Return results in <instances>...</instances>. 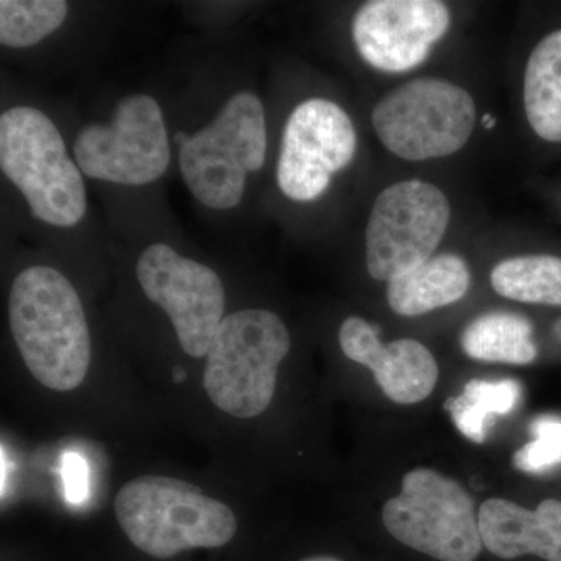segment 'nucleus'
I'll list each match as a JSON object with an SVG mask.
<instances>
[{
	"label": "nucleus",
	"mask_w": 561,
	"mask_h": 561,
	"mask_svg": "<svg viewBox=\"0 0 561 561\" xmlns=\"http://www.w3.org/2000/svg\"><path fill=\"white\" fill-rule=\"evenodd\" d=\"M180 171L192 195L213 209L241 203L247 175L265 161L264 106L251 92L232 95L213 124L195 135L176 133Z\"/></svg>",
	"instance_id": "5"
},
{
	"label": "nucleus",
	"mask_w": 561,
	"mask_h": 561,
	"mask_svg": "<svg viewBox=\"0 0 561 561\" xmlns=\"http://www.w3.org/2000/svg\"><path fill=\"white\" fill-rule=\"evenodd\" d=\"M482 545L504 560L535 556L561 561V502L546 500L537 511L505 500H489L479 508Z\"/></svg>",
	"instance_id": "14"
},
{
	"label": "nucleus",
	"mask_w": 561,
	"mask_h": 561,
	"mask_svg": "<svg viewBox=\"0 0 561 561\" xmlns=\"http://www.w3.org/2000/svg\"><path fill=\"white\" fill-rule=\"evenodd\" d=\"M491 286L508 300L561 306V260L541 254L502 261L491 272Z\"/></svg>",
	"instance_id": "19"
},
{
	"label": "nucleus",
	"mask_w": 561,
	"mask_h": 561,
	"mask_svg": "<svg viewBox=\"0 0 561 561\" xmlns=\"http://www.w3.org/2000/svg\"><path fill=\"white\" fill-rule=\"evenodd\" d=\"M470 280L467 262L457 254H440L391 280L387 300L391 311L400 316H423L461 300L470 289Z\"/></svg>",
	"instance_id": "15"
},
{
	"label": "nucleus",
	"mask_w": 561,
	"mask_h": 561,
	"mask_svg": "<svg viewBox=\"0 0 561 561\" xmlns=\"http://www.w3.org/2000/svg\"><path fill=\"white\" fill-rule=\"evenodd\" d=\"M136 275L146 297L168 313L184 353L205 357L224 321L225 289L219 275L165 243L144 250Z\"/></svg>",
	"instance_id": "10"
},
{
	"label": "nucleus",
	"mask_w": 561,
	"mask_h": 561,
	"mask_svg": "<svg viewBox=\"0 0 561 561\" xmlns=\"http://www.w3.org/2000/svg\"><path fill=\"white\" fill-rule=\"evenodd\" d=\"M114 512L131 545L160 560L192 549L224 548L238 531V519L227 504L190 482L162 476L125 483Z\"/></svg>",
	"instance_id": "2"
},
{
	"label": "nucleus",
	"mask_w": 561,
	"mask_h": 561,
	"mask_svg": "<svg viewBox=\"0 0 561 561\" xmlns=\"http://www.w3.org/2000/svg\"><path fill=\"white\" fill-rule=\"evenodd\" d=\"M534 440L524 445L513 456L516 470L527 474H541L561 463V419L553 415L538 416L531 421Z\"/></svg>",
	"instance_id": "21"
},
{
	"label": "nucleus",
	"mask_w": 561,
	"mask_h": 561,
	"mask_svg": "<svg viewBox=\"0 0 561 561\" xmlns=\"http://www.w3.org/2000/svg\"><path fill=\"white\" fill-rule=\"evenodd\" d=\"M449 21L448 7L437 0H373L354 16V44L373 68L405 72L426 60Z\"/></svg>",
	"instance_id": "12"
},
{
	"label": "nucleus",
	"mask_w": 561,
	"mask_h": 561,
	"mask_svg": "<svg viewBox=\"0 0 561 561\" xmlns=\"http://www.w3.org/2000/svg\"><path fill=\"white\" fill-rule=\"evenodd\" d=\"M451 206L434 184H391L373 205L367 225V268L375 279L408 275L434 256L448 230Z\"/></svg>",
	"instance_id": "9"
},
{
	"label": "nucleus",
	"mask_w": 561,
	"mask_h": 561,
	"mask_svg": "<svg viewBox=\"0 0 561 561\" xmlns=\"http://www.w3.org/2000/svg\"><path fill=\"white\" fill-rule=\"evenodd\" d=\"M339 342L343 354L370 368L379 389L398 404L426 400L437 386V360L423 343L401 339L382 345L378 330L360 317L343 321Z\"/></svg>",
	"instance_id": "13"
},
{
	"label": "nucleus",
	"mask_w": 561,
	"mask_h": 561,
	"mask_svg": "<svg viewBox=\"0 0 561 561\" xmlns=\"http://www.w3.org/2000/svg\"><path fill=\"white\" fill-rule=\"evenodd\" d=\"M62 478L68 500L73 504L83 501L88 490V468L84 460L76 454H68L62 460Z\"/></svg>",
	"instance_id": "22"
},
{
	"label": "nucleus",
	"mask_w": 561,
	"mask_h": 561,
	"mask_svg": "<svg viewBox=\"0 0 561 561\" xmlns=\"http://www.w3.org/2000/svg\"><path fill=\"white\" fill-rule=\"evenodd\" d=\"M382 522L394 540L440 561H474L482 551L474 501L459 482L416 468L386 502Z\"/></svg>",
	"instance_id": "6"
},
{
	"label": "nucleus",
	"mask_w": 561,
	"mask_h": 561,
	"mask_svg": "<svg viewBox=\"0 0 561 561\" xmlns=\"http://www.w3.org/2000/svg\"><path fill=\"white\" fill-rule=\"evenodd\" d=\"M68 11L65 0H2L0 43L13 49L35 46L61 27Z\"/></svg>",
	"instance_id": "20"
},
{
	"label": "nucleus",
	"mask_w": 561,
	"mask_h": 561,
	"mask_svg": "<svg viewBox=\"0 0 561 561\" xmlns=\"http://www.w3.org/2000/svg\"><path fill=\"white\" fill-rule=\"evenodd\" d=\"M524 105L531 130L561 142V31L535 47L524 77Z\"/></svg>",
	"instance_id": "16"
},
{
	"label": "nucleus",
	"mask_w": 561,
	"mask_h": 561,
	"mask_svg": "<svg viewBox=\"0 0 561 561\" xmlns=\"http://www.w3.org/2000/svg\"><path fill=\"white\" fill-rule=\"evenodd\" d=\"M290 334L275 312L243 309L224 319L206 354L203 386L216 408L236 419L267 411Z\"/></svg>",
	"instance_id": "4"
},
{
	"label": "nucleus",
	"mask_w": 561,
	"mask_h": 561,
	"mask_svg": "<svg viewBox=\"0 0 561 561\" xmlns=\"http://www.w3.org/2000/svg\"><path fill=\"white\" fill-rule=\"evenodd\" d=\"M519 401L522 383L515 379H472L459 397L446 401L445 409L451 413L454 424L468 440L482 445L496 416L515 411Z\"/></svg>",
	"instance_id": "18"
},
{
	"label": "nucleus",
	"mask_w": 561,
	"mask_h": 561,
	"mask_svg": "<svg viewBox=\"0 0 561 561\" xmlns=\"http://www.w3.org/2000/svg\"><path fill=\"white\" fill-rule=\"evenodd\" d=\"M461 348L471 359L527 365L537 359L534 327L513 312H490L468 324Z\"/></svg>",
	"instance_id": "17"
},
{
	"label": "nucleus",
	"mask_w": 561,
	"mask_h": 561,
	"mask_svg": "<svg viewBox=\"0 0 561 561\" xmlns=\"http://www.w3.org/2000/svg\"><path fill=\"white\" fill-rule=\"evenodd\" d=\"M77 165L90 179L144 186L160 180L171 162L168 128L158 102L131 94L110 124L81 128L73 142Z\"/></svg>",
	"instance_id": "8"
},
{
	"label": "nucleus",
	"mask_w": 561,
	"mask_h": 561,
	"mask_svg": "<svg viewBox=\"0 0 561 561\" xmlns=\"http://www.w3.org/2000/svg\"><path fill=\"white\" fill-rule=\"evenodd\" d=\"M172 378H173V382H176V383L184 382V381H186L187 373H186V370H183V368H181V367H175V368H173V371H172Z\"/></svg>",
	"instance_id": "23"
},
{
	"label": "nucleus",
	"mask_w": 561,
	"mask_h": 561,
	"mask_svg": "<svg viewBox=\"0 0 561 561\" xmlns=\"http://www.w3.org/2000/svg\"><path fill=\"white\" fill-rule=\"evenodd\" d=\"M556 331H557V335H559V337L561 339V321L559 324H557Z\"/></svg>",
	"instance_id": "26"
},
{
	"label": "nucleus",
	"mask_w": 561,
	"mask_h": 561,
	"mask_svg": "<svg viewBox=\"0 0 561 561\" xmlns=\"http://www.w3.org/2000/svg\"><path fill=\"white\" fill-rule=\"evenodd\" d=\"M494 124H496V121H494L490 114H485V116H483V125H485L486 128H493Z\"/></svg>",
	"instance_id": "24"
},
{
	"label": "nucleus",
	"mask_w": 561,
	"mask_h": 561,
	"mask_svg": "<svg viewBox=\"0 0 561 561\" xmlns=\"http://www.w3.org/2000/svg\"><path fill=\"white\" fill-rule=\"evenodd\" d=\"M10 330L25 367L55 391L76 390L91 364V337L79 294L44 265L21 272L9 300Z\"/></svg>",
	"instance_id": "1"
},
{
	"label": "nucleus",
	"mask_w": 561,
	"mask_h": 561,
	"mask_svg": "<svg viewBox=\"0 0 561 561\" xmlns=\"http://www.w3.org/2000/svg\"><path fill=\"white\" fill-rule=\"evenodd\" d=\"M357 136L348 114L327 99H309L290 114L278 160V186L286 197L312 202L332 175L353 161Z\"/></svg>",
	"instance_id": "11"
},
{
	"label": "nucleus",
	"mask_w": 561,
	"mask_h": 561,
	"mask_svg": "<svg viewBox=\"0 0 561 561\" xmlns=\"http://www.w3.org/2000/svg\"><path fill=\"white\" fill-rule=\"evenodd\" d=\"M301 561H342L339 559H334V557H312V559H306Z\"/></svg>",
	"instance_id": "25"
},
{
	"label": "nucleus",
	"mask_w": 561,
	"mask_h": 561,
	"mask_svg": "<svg viewBox=\"0 0 561 561\" xmlns=\"http://www.w3.org/2000/svg\"><path fill=\"white\" fill-rule=\"evenodd\" d=\"M383 146L409 161L449 157L471 138L476 105L470 92L451 81L421 79L402 84L373 111Z\"/></svg>",
	"instance_id": "7"
},
{
	"label": "nucleus",
	"mask_w": 561,
	"mask_h": 561,
	"mask_svg": "<svg viewBox=\"0 0 561 561\" xmlns=\"http://www.w3.org/2000/svg\"><path fill=\"white\" fill-rule=\"evenodd\" d=\"M0 168L36 219L69 228L87 213V190L65 139L43 111L14 106L0 117Z\"/></svg>",
	"instance_id": "3"
}]
</instances>
